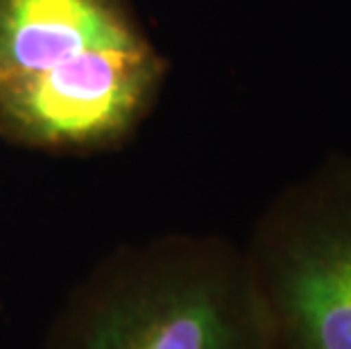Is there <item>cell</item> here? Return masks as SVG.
I'll return each mask as SVG.
<instances>
[{
    "label": "cell",
    "mask_w": 351,
    "mask_h": 349,
    "mask_svg": "<svg viewBox=\"0 0 351 349\" xmlns=\"http://www.w3.org/2000/svg\"><path fill=\"white\" fill-rule=\"evenodd\" d=\"M46 349H274L250 268L215 245L123 252L66 297Z\"/></svg>",
    "instance_id": "2"
},
{
    "label": "cell",
    "mask_w": 351,
    "mask_h": 349,
    "mask_svg": "<svg viewBox=\"0 0 351 349\" xmlns=\"http://www.w3.org/2000/svg\"><path fill=\"white\" fill-rule=\"evenodd\" d=\"M250 274L274 349H351V170L274 213Z\"/></svg>",
    "instance_id": "3"
},
{
    "label": "cell",
    "mask_w": 351,
    "mask_h": 349,
    "mask_svg": "<svg viewBox=\"0 0 351 349\" xmlns=\"http://www.w3.org/2000/svg\"><path fill=\"white\" fill-rule=\"evenodd\" d=\"M161 62L123 0H0V134L48 150L121 141Z\"/></svg>",
    "instance_id": "1"
}]
</instances>
